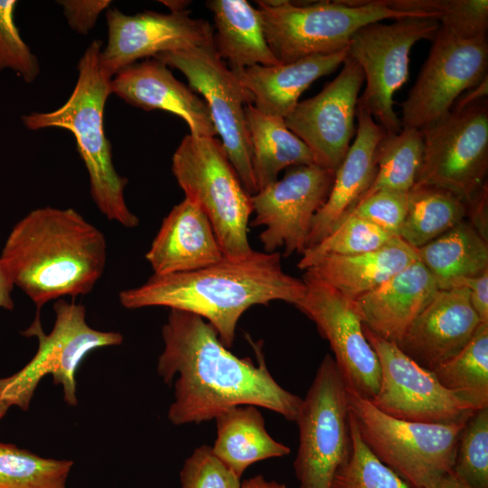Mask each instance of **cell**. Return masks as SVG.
<instances>
[{
	"instance_id": "7bdbcfd3",
	"label": "cell",
	"mask_w": 488,
	"mask_h": 488,
	"mask_svg": "<svg viewBox=\"0 0 488 488\" xmlns=\"http://www.w3.org/2000/svg\"><path fill=\"white\" fill-rule=\"evenodd\" d=\"M487 183L466 203L467 216L466 221L479 232V234L487 239L488 222H487V202L488 190Z\"/></svg>"
},
{
	"instance_id": "603a6c76",
	"label": "cell",
	"mask_w": 488,
	"mask_h": 488,
	"mask_svg": "<svg viewBox=\"0 0 488 488\" xmlns=\"http://www.w3.org/2000/svg\"><path fill=\"white\" fill-rule=\"evenodd\" d=\"M436 291L434 277L418 259L352 305L363 325L397 344Z\"/></svg>"
},
{
	"instance_id": "cb8c5ba5",
	"label": "cell",
	"mask_w": 488,
	"mask_h": 488,
	"mask_svg": "<svg viewBox=\"0 0 488 488\" xmlns=\"http://www.w3.org/2000/svg\"><path fill=\"white\" fill-rule=\"evenodd\" d=\"M348 56V48L305 57L273 66L253 65L230 69L252 96L259 111L286 118L298 104L300 96L316 80L333 72Z\"/></svg>"
},
{
	"instance_id": "7402d4cb",
	"label": "cell",
	"mask_w": 488,
	"mask_h": 488,
	"mask_svg": "<svg viewBox=\"0 0 488 488\" xmlns=\"http://www.w3.org/2000/svg\"><path fill=\"white\" fill-rule=\"evenodd\" d=\"M223 257L210 220L186 198L164 218L145 256L158 276L197 270Z\"/></svg>"
},
{
	"instance_id": "d4e9b609",
	"label": "cell",
	"mask_w": 488,
	"mask_h": 488,
	"mask_svg": "<svg viewBox=\"0 0 488 488\" xmlns=\"http://www.w3.org/2000/svg\"><path fill=\"white\" fill-rule=\"evenodd\" d=\"M418 259L417 249L399 237H395L376 250L350 256L320 257L305 271L353 301Z\"/></svg>"
},
{
	"instance_id": "ab89813d",
	"label": "cell",
	"mask_w": 488,
	"mask_h": 488,
	"mask_svg": "<svg viewBox=\"0 0 488 488\" xmlns=\"http://www.w3.org/2000/svg\"><path fill=\"white\" fill-rule=\"evenodd\" d=\"M407 201L408 192L381 190L360 201L350 214L399 237L407 212Z\"/></svg>"
},
{
	"instance_id": "5bb4252c",
	"label": "cell",
	"mask_w": 488,
	"mask_h": 488,
	"mask_svg": "<svg viewBox=\"0 0 488 488\" xmlns=\"http://www.w3.org/2000/svg\"><path fill=\"white\" fill-rule=\"evenodd\" d=\"M401 104V126L422 130L446 115L462 93L487 77V36L464 39L439 28Z\"/></svg>"
},
{
	"instance_id": "b9f144b4",
	"label": "cell",
	"mask_w": 488,
	"mask_h": 488,
	"mask_svg": "<svg viewBox=\"0 0 488 488\" xmlns=\"http://www.w3.org/2000/svg\"><path fill=\"white\" fill-rule=\"evenodd\" d=\"M455 287L468 289L470 303L474 310L480 321L488 324V269L476 277L462 279Z\"/></svg>"
},
{
	"instance_id": "e575fe53",
	"label": "cell",
	"mask_w": 488,
	"mask_h": 488,
	"mask_svg": "<svg viewBox=\"0 0 488 488\" xmlns=\"http://www.w3.org/2000/svg\"><path fill=\"white\" fill-rule=\"evenodd\" d=\"M395 237L373 223L350 214L317 245L305 249L297 267L305 270L311 262L326 255L350 256L376 250Z\"/></svg>"
},
{
	"instance_id": "7a4b0ae2",
	"label": "cell",
	"mask_w": 488,
	"mask_h": 488,
	"mask_svg": "<svg viewBox=\"0 0 488 488\" xmlns=\"http://www.w3.org/2000/svg\"><path fill=\"white\" fill-rule=\"evenodd\" d=\"M305 291L303 279L284 271L279 252L253 249L190 272L153 274L141 286L121 290L118 300L127 309L163 306L199 315L230 348L239 320L249 308L273 301L295 305Z\"/></svg>"
},
{
	"instance_id": "3957f363",
	"label": "cell",
	"mask_w": 488,
	"mask_h": 488,
	"mask_svg": "<svg viewBox=\"0 0 488 488\" xmlns=\"http://www.w3.org/2000/svg\"><path fill=\"white\" fill-rule=\"evenodd\" d=\"M108 245L102 231L72 208H36L9 233L0 260L14 286L37 311L64 296L89 294L102 277Z\"/></svg>"
},
{
	"instance_id": "f6af8a7d",
	"label": "cell",
	"mask_w": 488,
	"mask_h": 488,
	"mask_svg": "<svg viewBox=\"0 0 488 488\" xmlns=\"http://www.w3.org/2000/svg\"><path fill=\"white\" fill-rule=\"evenodd\" d=\"M13 288L14 285L0 260V307L7 310L14 309V301L11 296Z\"/></svg>"
},
{
	"instance_id": "f546056e",
	"label": "cell",
	"mask_w": 488,
	"mask_h": 488,
	"mask_svg": "<svg viewBox=\"0 0 488 488\" xmlns=\"http://www.w3.org/2000/svg\"><path fill=\"white\" fill-rule=\"evenodd\" d=\"M467 204L440 187L414 184L408 192L407 212L399 233L418 249L466 220Z\"/></svg>"
},
{
	"instance_id": "5b68a950",
	"label": "cell",
	"mask_w": 488,
	"mask_h": 488,
	"mask_svg": "<svg viewBox=\"0 0 488 488\" xmlns=\"http://www.w3.org/2000/svg\"><path fill=\"white\" fill-rule=\"evenodd\" d=\"M264 34L279 63H290L348 48L361 28L386 19L419 17L437 20L429 14L389 7L384 0L257 1ZM438 21V20H437Z\"/></svg>"
},
{
	"instance_id": "ba28073f",
	"label": "cell",
	"mask_w": 488,
	"mask_h": 488,
	"mask_svg": "<svg viewBox=\"0 0 488 488\" xmlns=\"http://www.w3.org/2000/svg\"><path fill=\"white\" fill-rule=\"evenodd\" d=\"M359 434L371 453L410 488H429L452 471L464 425L392 418L347 388Z\"/></svg>"
},
{
	"instance_id": "7c38bea8",
	"label": "cell",
	"mask_w": 488,
	"mask_h": 488,
	"mask_svg": "<svg viewBox=\"0 0 488 488\" xmlns=\"http://www.w3.org/2000/svg\"><path fill=\"white\" fill-rule=\"evenodd\" d=\"M154 58L180 70L188 80L190 88L204 98L229 160L246 191L250 195L255 194L245 115V107L252 104L253 99L220 57L215 45L164 52Z\"/></svg>"
},
{
	"instance_id": "8fae6325",
	"label": "cell",
	"mask_w": 488,
	"mask_h": 488,
	"mask_svg": "<svg viewBox=\"0 0 488 488\" xmlns=\"http://www.w3.org/2000/svg\"><path fill=\"white\" fill-rule=\"evenodd\" d=\"M421 131L424 151L415 184L443 188L467 203L487 183V99L451 109Z\"/></svg>"
},
{
	"instance_id": "60d3db41",
	"label": "cell",
	"mask_w": 488,
	"mask_h": 488,
	"mask_svg": "<svg viewBox=\"0 0 488 488\" xmlns=\"http://www.w3.org/2000/svg\"><path fill=\"white\" fill-rule=\"evenodd\" d=\"M69 25L77 33L86 34L95 25L98 16L110 5L109 0L59 1Z\"/></svg>"
},
{
	"instance_id": "8d00e7d4",
	"label": "cell",
	"mask_w": 488,
	"mask_h": 488,
	"mask_svg": "<svg viewBox=\"0 0 488 488\" xmlns=\"http://www.w3.org/2000/svg\"><path fill=\"white\" fill-rule=\"evenodd\" d=\"M452 471L475 488H488V407L462 427Z\"/></svg>"
},
{
	"instance_id": "f35d334b",
	"label": "cell",
	"mask_w": 488,
	"mask_h": 488,
	"mask_svg": "<svg viewBox=\"0 0 488 488\" xmlns=\"http://www.w3.org/2000/svg\"><path fill=\"white\" fill-rule=\"evenodd\" d=\"M240 478L206 445L193 450L180 472L181 488H240Z\"/></svg>"
},
{
	"instance_id": "1f68e13d",
	"label": "cell",
	"mask_w": 488,
	"mask_h": 488,
	"mask_svg": "<svg viewBox=\"0 0 488 488\" xmlns=\"http://www.w3.org/2000/svg\"><path fill=\"white\" fill-rule=\"evenodd\" d=\"M431 371L447 389L488 407V324H481L457 354Z\"/></svg>"
},
{
	"instance_id": "4fadbf2b",
	"label": "cell",
	"mask_w": 488,
	"mask_h": 488,
	"mask_svg": "<svg viewBox=\"0 0 488 488\" xmlns=\"http://www.w3.org/2000/svg\"><path fill=\"white\" fill-rule=\"evenodd\" d=\"M362 330L380 366L379 389L369 400L383 413L408 421L464 425L482 408L465 395L445 388L431 371L419 366L395 343L363 324Z\"/></svg>"
},
{
	"instance_id": "277c9868",
	"label": "cell",
	"mask_w": 488,
	"mask_h": 488,
	"mask_svg": "<svg viewBox=\"0 0 488 488\" xmlns=\"http://www.w3.org/2000/svg\"><path fill=\"white\" fill-rule=\"evenodd\" d=\"M101 45V41L94 40L83 53L78 63L75 88L61 107L52 112H32L22 120L32 130L59 127L70 131L87 168L89 192L97 208L108 221L134 229L139 225V219L125 201L127 179L115 169L111 145L104 130V108L112 93V78L100 67Z\"/></svg>"
},
{
	"instance_id": "836d02e7",
	"label": "cell",
	"mask_w": 488,
	"mask_h": 488,
	"mask_svg": "<svg viewBox=\"0 0 488 488\" xmlns=\"http://www.w3.org/2000/svg\"><path fill=\"white\" fill-rule=\"evenodd\" d=\"M395 10L433 14L440 27L464 39L484 37L488 30L487 0H385Z\"/></svg>"
},
{
	"instance_id": "7dc6e473",
	"label": "cell",
	"mask_w": 488,
	"mask_h": 488,
	"mask_svg": "<svg viewBox=\"0 0 488 488\" xmlns=\"http://www.w3.org/2000/svg\"><path fill=\"white\" fill-rule=\"evenodd\" d=\"M240 488H290L284 483L267 480L263 475L258 474L241 483Z\"/></svg>"
},
{
	"instance_id": "52a82bcc",
	"label": "cell",
	"mask_w": 488,
	"mask_h": 488,
	"mask_svg": "<svg viewBox=\"0 0 488 488\" xmlns=\"http://www.w3.org/2000/svg\"><path fill=\"white\" fill-rule=\"evenodd\" d=\"M55 320L49 333L41 322V311L30 326L20 333L36 337L38 349L31 361L16 373L0 378V400L7 406H16L27 411L34 391L43 377L52 376L53 383L61 385L63 399L69 406H76V374L80 364L92 351L117 346L123 342L118 332L99 331L90 327L86 320V307L63 298L53 304Z\"/></svg>"
},
{
	"instance_id": "9c48e42d",
	"label": "cell",
	"mask_w": 488,
	"mask_h": 488,
	"mask_svg": "<svg viewBox=\"0 0 488 488\" xmlns=\"http://www.w3.org/2000/svg\"><path fill=\"white\" fill-rule=\"evenodd\" d=\"M347 386L331 354L322 360L295 422L299 446L294 470L299 488H331L352 453Z\"/></svg>"
},
{
	"instance_id": "f1b7e54d",
	"label": "cell",
	"mask_w": 488,
	"mask_h": 488,
	"mask_svg": "<svg viewBox=\"0 0 488 488\" xmlns=\"http://www.w3.org/2000/svg\"><path fill=\"white\" fill-rule=\"evenodd\" d=\"M417 254L434 277L437 289L455 287L462 279L488 269L487 239L466 220L417 249Z\"/></svg>"
},
{
	"instance_id": "bcb514c9",
	"label": "cell",
	"mask_w": 488,
	"mask_h": 488,
	"mask_svg": "<svg viewBox=\"0 0 488 488\" xmlns=\"http://www.w3.org/2000/svg\"><path fill=\"white\" fill-rule=\"evenodd\" d=\"M429 488H475L458 475H456L453 471H450L444 474L435 484Z\"/></svg>"
},
{
	"instance_id": "ac0fdd59",
	"label": "cell",
	"mask_w": 488,
	"mask_h": 488,
	"mask_svg": "<svg viewBox=\"0 0 488 488\" xmlns=\"http://www.w3.org/2000/svg\"><path fill=\"white\" fill-rule=\"evenodd\" d=\"M190 14L183 9L127 15L116 8L108 9V41L99 56L102 70L112 78L142 58L214 44L210 23L192 18Z\"/></svg>"
},
{
	"instance_id": "74e56055",
	"label": "cell",
	"mask_w": 488,
	"mask_h": 488,
	"mask_svg": "<svg viewBox=\"0 0 488 488\" xmlns=\"http://www.w3.org/2000/svg\"><path fill=\"white\" fill-rule=\"evenodd\" d=\"M16 4L14 0H0V70L11 69L31 83L39 75L40 66L14 23Z\"/></svg>"
},
{
	"instance_id": "ffe728a7",
	"label": "cell",
	"mask_w": 488,
	"mask_h": 488,
	"mask_svg": "<svg viewBox=\"0 0 488 488\" xmlns=\"http://www.w3.org/2000/svg\"><path fill=\"white\" fill-rule=\"evenodd\" d=\"M111 92L146 111L162 109L180 117L191 135H217L204 99L175 79L159 60L146 59L120 70L111 79Z\"/></svg>"
},
{
	"instance_id": "6da1fadb",
	"label": "cell",
	"mask_w": 488,
	"mask_h": 488,
	"mask_svg": "<svg viewBox=\"0 0 488 488\" xmlns=\"http://www.w3.org/2000/svg\"><path fill=\"white\" fill-rule=\"evenodd\" d=\"M162 338L156 371L166 384L175 379L167 412L172 424L202 423L239 406L260 407L296 421L302 399L273 378L258 344L253 343L257 363L239 358L207 321L176 309H170Z\"/></svg>"
},
{
	"instance_id": "83f0119b",
	"label": "cell",
	"mask_w": 488,
	"mask_h": 488,
	"mask_svg": "<svg viewBox=\"0 0 488 488\" xmlns=\"http://www.w3.org/2000/svg\"><path fill=\"white\" fill-rule=\"evenodd\" d=\"M257 192L277 180L285 168L314 164L307 145L286 126L285 118L245 107Z\"/></svg>"
},
{
	"instance_id": "4316f807",
	"label": "cell",
	"mask_w": 488,
	"mask_h": 488,
	"mask_svg": "<svg viewBox=\"0 0 488 488\" xmlns=\"http://www.w3.org/2000/svg\"><path fill=\"white\" fill-rule=\"evenodd\" d=\"M215 420L217 436L211 449L239 477L255 463L290 454L287 446L268 434L255 406L232 408Z\"/></svg>"
},
{
	"instance_id": "8992f818",
	"label": "cell",
	"mask_w": 488,
	"mask_h": 488,
	"mask_svg": "<svg viewBox=\"0 0 488 488\" xmlns=\"http://www.w3.org/2000/svg\"><path fill=\"white\" fill-rule=\"evenodd\" d=\"M172 172L185 198L208 217L224 256L249 254L251 195L215 136H185L172 158Z\"/></svg>"
},
{
	"instance_id": "e0dca14e",
	"label": "cell",
	"mask_w": 488,
	"mask_h": 488,
	"mask_svg": "<svg viewBox=\"0 0 488 488\" xmlns=\"http://www.w3.org/2000/svg\"><path fill=\"white\" fill-rule=\"evenodd\" d=\"M362 70L347 56L336 78L315 96L298 102L285 118L287 127L312 153L314 164L335 172L355 134L354 118Z\"/></svg>"
},
{
	"instance_id": "681fc988",
	"label": "cell",
	"mask_w": 488,
	"mask_h": 488,
	"mask_svg": "<svg viewBox=\"0 0 488 488\" xmlns=\"http://www.w3.org/2000/svg\"><path fill=\"white\" fill-rule=\"evenodd\" d=\"M8 408L9 406H7L5 402L0 400V421L6 414Z\"/></svg>"
},
{
	"instance_id": "d6a6232c",
	"label": "cell",
	"mask_w": 488,
	"mask_h": 488,
	"mask_svg": "<svg viewBox=\"0 0 488 488\" xmlns=\"http://www.w3.org/2000/svg\"><path fill=\"white\" fill-rule=\"evenodd\" d=\"M72 465L0 442V488H66Z\"/></svg>"
},
{
	"instance_id": "30bf717a",
	"label": "cell",
	"mask_w": 488,
	"mask_h": 488,
	"mask_svg": "<svg viewBox=\"0 0 488 488\" xmlns=\"http://www.w3.org/2000/svg\"><path fill=\"white\" fill-rule=\"evenodd\" d=\"M439 28L436 19L410 17L370 23L352 36L348 56L361 67L366 81L358 104L379 120L386 134L402 129L393 96L408 80L412 47L421 40L432 41Z\"/></svg>"
},
{
	"instance_id": "9a60e30c",
	"label": "cell",
	"mask_w": 488,
	"mask_h": 488,
	"mask_svg": "<svg viewBox=\"0 0 488 488\" xmlns=\"http://www.w3.org/2000/svg\"><path fill=\"white\" fill-rule=\"evenodd\" d=\"M334 172L314 164L292 166L281 180L251 195L250 227L264 226L258 238L264 252L284 248V257L307 248L315 213L326 202Z\"/></svg>"
},
{
	"instance_id": "ee69618b",
	"label": "cell",
	"mask_w": 488,
	"mask_h": 488,
	"mask_svg": "<svg viewBox=\"0 0 488 488\" xmlns=\"http://www.w3.org/2000/svg\"><path fill=\"white\" fill-rule=\"evenodd\" d=\"M488 77L477 86L467 89L460 95L451 109H461L483 99H487L488 94Z\"/></svg>"
},
{
	"instance_id": "c3c4849f",
	"label": "cell",
	"mask_w": 488,
	"mask_h": 488,
	"mask_svg": "<svg viewBox=\"0 0 488 488\" xmlns=\"http://www.w3.org/2000/svg\"><path fill=\"white\" fill-rule=\"evenodd\" d=\"M169 7L171 11L186 9L187 2L184 1H161Z\"/></svg>"
},
{
	"instance_id": "44dd1931",
	"label": "cell",
	"mask_w": 488,
	"mask_h": 488,
	"mask_svg": "<svg viewBox=\"0 0 488 488\" xmlns=\"http://www.w3.org/2000/svg\"><path fill=\"white\" fill-rule=\"evenodd\" d=\"M356 118L354 141L334 172L326 202L313 219L306 249L322 241L351 213L374 180L379 147L386 132L358 103Z\"/></svg>"
},
{
	"instance_id": "4dcf8cb0",
	"label": "cell",
	"mask_w": 488,
	"mask_h": 488,
	"mask_svg": "<svg viewBox=\"0 0 488 488\" xmlns=\"http://www.w3.org/2000/svg\"><path fill=\"white\" fill-rule=\"evenodd\" d=\"M423 151L421 130L402 127L398 134H386L379 147L374 180L360 201L381 190L408 192L416 183Z\"/></svg>"
},
{
	"instance_id": "484cf974",
	"label": "cell",
	"mask_w": 488,
	"mask_h": 488,
	"mask_svg": "<svg viewBox=\"0 0 488 488\" xmlns=\"http://www.w3.org/2000/svg\"><path fill=\"white\" fill-rule=\"evenodd\" d=\"M213 14L215 49L230 69L280 64L267 45L261 16L246 0H210Z\"/></svg>"
},
{
	"instance_id": "2e32d148",
	"label": "cell",
	"mask_w": 488,
	"mask_h": 488,
	"mask_svg": "<svg viewBox=\"0 0 488 488\" xmlns=\"http://www.w3.org/2000/svg\"><path fill=\"white\" fill-rule=\"evenodd\" d=\"M303 281L305 291L295 305L315 324L319 333L329 342L347 388L371 399L380 387V366L352 301L305 272Z\"/></svg>"
},
{
	"instance_id": "d6986e66",
	"label": "cell",
	"mask_w": 488,
	"mask_h": 488,
	"mask_svg": "<svg viewBox=\"0 0 488 488\" xmlns=\"http://www.w3.org/2000/svg\"><path fill=\"white\" fill-rule=\"evenodd\" d=\"M481 324L467 288L437 289L397 345L419 366L433 371L457 354Z\"/></svg>"
},
{
	"instance_id": "d590c367",
	"label": "cell",
	"mask_w": 488,
	"mask_h": 488,
	"mask_svg": "<svg viewBox=\"0 0 488 488\" xmlns=\"http://www.w3.org/2000/svg\"><path fill=\"white\" fill-rule=\"evenodd\" d=\"M350 425L352 453L336 472L331 488H410L364 444L351 411Z\"/></svg>"
}]
</instances>
